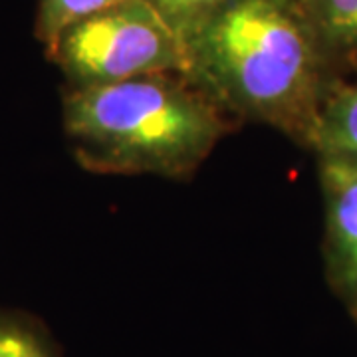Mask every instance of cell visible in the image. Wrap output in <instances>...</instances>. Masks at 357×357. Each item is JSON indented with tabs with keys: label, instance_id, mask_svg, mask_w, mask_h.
I'll return each instance as SVG.
<instances>
[{
	"label": "cell",
	"instance_id": "obj_8",
	"mask_svg": "<svg viewBox=\"0 0 357 357\" xmlns=\"http://www.w3.org/2000/svg\"><path fill=\"white\" fill-rule=\"evenodd\" d=\"M147 2L161 14V18L177 32V36L185 44V40L225 0H147Z\"/></svg>",
	"mask_w": 357,
	"mask_h": 357
},
{
	"label": "cell",
	"instance_id": "obj_10",
	"mask_svg": "<svg viewBox=\"0 0 357 357\" xmlns=\"http://www.w3.org/2000/svg\"><path fill=\"white\" fill-rule=\"evenodd\" d=\"M347 306H349V312H351L354 319L357 321V300H356V302H351V304H347Z\"/></svg>",
	"mask_w": 357,
	"mask_h": 357
},
{
	"label": "cell",
	"instance_id": "obj_1",
	"mask_svg": "<svg viewBox=\"0 0 357 357\" xmlns=\"http://www.w3.org/2000/svg\"><path fill=\"white\" fill-rule=\"evenodd\" d=\"M185 76L229 115L312 147L319 112L342 76L307 0H225L185 40Z\"/></svg>",
	"mask_w": 357,
	"mask_h": 357
},
{
	"label": "cell",
	"instance_id": "obj_5",
	"mask_svg": "<svg viewBox=\"0 0 357 357\" xmlns=\"http://www.w3.org/2000/svg\"><path fill=\"white\" fill-rule=\"evenodd\" d=\"M318 157H332L357 167V79H333L318 117L310 147Z\"/></svg>",
	"mask_w": 357,
	"mask_h": 357
},
{
	"label": "cell",
	"instance_id": "obj_4",
	"mask_svg": "<svg viewBox=\"0 0 357 357\" xmlns=\"http://www.w3.org/2000/svg\"><path fill=\"white\" fill-rule=\"evenodd\" d=\"M326 206V268L333 290L357 300V167L318 157Z\"/></svg>",
	"mask_w": 357,
	"mask_h": 357
},
{
	"label": "cell",
	"instance_id": "obj_3",
	"mask_svg": "<svg viewBox=\"0 0 357 357\" xmlns=\"http://www.w3.org/2000/svg\"><path fill=\"white\" fill-rule=\"evenodd\" d=\"M46 52L72 88L187 70L183 40L147 0H126L77 20Z\"/></svg>",
	"mask_w": 357,
	"mask_h": 357
},
{
	"label": "cell",
	"instance_id": "obj_7",
	"mask_svg": "<svg viewBox=\"0 0 357 357\" xmlns=\"http://www.w3.org/2000/svg\"><path fill=\"white\" fill-rule=\"evenodd\" d=\"M119 2L126 0H40L36 36L48 50L66 28Z\"/></svg>",
	"mask_w": 357,
	"mask_h": 357
},
{
	"label": "cell",
	"instance_id": "obj_9",
	"mask_svg": "<svg viewBox=\"0 0 357 357\" xmlns=\"http://www.w3.org/2000/svg\"><path fill=\"white\" fill-rule=\"evenodd\" d=\"M0 357H54L32 328L14 319H0Z\"/></svg>",
	"mask_w": 357,
	"mask_h": 357
},
{
	"label": "cell",
	"instance_id": "obj_2",
	"mask_svg": "<svg viewBox=\"0 0 357 357\" xmlns=\"http://www.w3.org/2000/svg\"><path fill=\"white\" fill-rule=\"evenodd\" d=\"M64 129L77 161L105 175L187 178L230 131L229 114L181 72L72 88Z\"/></svg>",
	"mask_w": 357,
	"mask_h": 357
},
{
	"label": "cell",
	"instance_id": "obj_6",
	"mask_svg": "<svg viewBox=\"0 0 357 357\" xmlns=\"http://www.w3.org/2000/svg\"><path fill=\"white\" fill-rule=\"evenodd\" d=\"M307 8L337 72L357 68V0H307Z\"/></svg>",
	"mask_w": 357,
	"mask_h": 357
}]
</instances>
